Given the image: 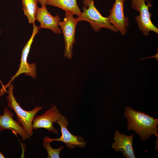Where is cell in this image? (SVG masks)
Instances as JSON below:
<instances>
[{
    "instance_id": "obj_7",
    "label": "cell",
    "mask_w": 158,
    "mask_h": 158,
    "mask_svg": "<svg viewBox=\"0 0 158 158\" xmlns=\"http://www.w3.org/2000/svg\"><path fill=\"white\" fill-rule=\"evenodd\" d=\"M56 122L61 128V135L57 138H51L48 136L43 139V142H51L53 141H59L65 143L67 147L73 149L78 147L80 148L85 147L86 142L82 137L72 134L68 130L67 127L68 124V120L66 117L62 115Z\"/></svg>"
},
{
    "instance_id": "obj_14",
    "label": "cell",
    "mask_w": 158,
    "mask_h": 158,
    "mask_svg": "<svg viewBox=\"0 0 158 158\" xmlns=\"http://www.w3.org/2000/svg\"><path fill=\"white\" fill-rule=\"evenodd\" d=\"M24 13L30 24L35 23L38 7L37 0H22Z\"/></svg>"
},
{
    "instance_id": "obj_11",
    "label": "cell",
    "mask_w": 158,
    "mask_h": 158,
    "mask_svg": "<svg viewBox=\"0 0 158 158\" xmlns=\"http://www.w3.org/2000/svg\"><path fill=\"white\" fill-rule=\"evenodd\" d=\"M60 18L58 14L53 16L48 11L46 5L38 7L36 20L40 23L39 28H45L51 30L54 33L60 34L61 29L59 26V23Z\"/></svg>"
},
{
    "instance_id": "obj_17",
    "label": "cell",
    "mask_w": 158,
    "mask_h": 158,
    "mask_svg": "<svg viewBox=\"0 0 158 158\" xmlns=\"http://www.w3.org/2000/svg\"><path fill=\"white\" fill-rule=\"evenodd\" d=\"M38 2H39L41 6L46 5V3L48 0H37Z\"/></svg>"
},
{
    "instance_id": "obj_16",
    "label": "cell",
    "mask_w": 158,
    "mask_h": 158,
    "mask_svg": "<svg viewBox=\"0 0 158 158\" xmlns=\"http://www.w3.org/2000/svg\"><path fill=\"white\" fill-rule=\"evenodd\" d=\"M157 53L154 55L152 56H149L145 58H142L141 59H139L138 60H144L146 59H149L150 58H155L156 61H158V48L157 49Z\"/></svg>"
},
{
    "instance_id": "obj_8",
    "label": "cell",
    "mask_w": 158,
    "mask_h": 158,
    "mask_svg": "<svg viewBox=\"0 0 158 158\" xmlns=\"http://www.w3.org/2000/svg\"><path fill=\"white\" fill-rule=\"evenodd\" d=\"M62 115L56 106L54 105L43 114L34 117L32 124L33 129L44 128L49 132L57 134L59 131L54 127L53 123L56 122Z\"/></svg>"
},
{
    "instance_id": "obj_6",
    "label": "cell",
    "mask_w": 158,
    "mask_h": 158,
    "mask_svg": "<svg viewBox=\"0 0 158 158\" xmlns=\"http://www.w3.org/2000/svg\"><path fill=\"white\" fill-rule=\"evenodd\" d=\"M72 14L66 12L63 21H59L64 36L65 49L64 56L69 59H72L73 44L75 43V33L76 26L79 22Z\"/></svg>"
},
{
    "instance_id": "obj_9",
    "label": "cell",
    "mask_w": 158,
    "mask_h": 158,
    "mask_svg": "<svg viewBox=\"0 0 158 158\" xmlns=\"http://www.w3.org/2000/svg\"><path fill=\"white\" fill-rule=\"evenodd\" d=\"M125 0H115L108 16L110 23L119 31L122 35L127 33L129 20L125 16L124 5Z\"/></svg>"
},
{
    "instance_id": "obj_10",
    "label": "cell",
    "mask_w": 158,
    "mask_h": 158,
    "mask_svg": "<svg viewBox=\"0 0 158 158\" xmlns=\"http://www.w3.org/2000/svg\"><path fill=\"white\" fill-rule=\"evenodd\" d=\"M13 113L7 107L4 108L3 114L0 116V131L5 129L10 130L16 135L18 134L20 135L23 141L30 138L31 136L25 130L13 119Z\"/></svg>"
},
{
    "instance_id": "obj_4",
    "label": "cell",
    "mask_w": 158,
    "mask_h": 158,
    "mask_svg": "<svg viewBox=\"0 0 158 158\" xmlns=\"http://www.w3.org/2000/svg\"><path fill=\"white\" fill-rule=\"evenodd\" d=\"M39 27L36 26L35 23H33V30L31 36L22 50L21 58L18 69L16 73L11 78V80L6 85L1 88L4 91L14 80L19 75L25 73V75H29L32 78H37V66L35 63H30L27 61L28 57L30 48L35 35L39 32Z\"/></svg>"
},
{
    "instance_id": "obj_1",
    "label": "cell",
    "mask_w": 158,
    "mask_h": 158,
    "mask_svg": "<svg viewBox=\"0 0 158 158\" xmlns=\"http://www.w3.org/2000/svg\"><path fill=\"white\" fill-rule=\"evenodd\" d=\"M127 120V130H132L140 136L141 140H147L152 135L158 138V119L150 115L133 109L131 106L125 107L124 114Z\"/></svg>"
},
{
    "instance_id": "obj_13",
    "label": "cell",
    "mask_w": 158,
    "mask_h": 158,
    "mask_svg": "<svg viewBox=\"0 0 158 158\" xmlns=\"http://www.w3.org/2000/svg\"><path fill=\"white\" fill-rule=\"evenodd\" d=\"M46 5L59 7L66 12L78 16L81 13L76 0H48Z\"/></svg>"
},
{
    "instance_id": "obj_18",
    "label": "cell",
    "mask_w": 158,
    "mask_h": 158,
    "mask_svg": "<svg viewBox=\"0 0 158 158\" xmlns=\"http://www.w3.org/2000/svg\"><path fill=\"white\" fill-rule=\"evenodd\" d=\"M5 157L4 154H2L0 151V158H4Z\"/></svg>"
},
{
    "instance_id": "obj_20",
    "label": "cell",
    "mask_w": 158,
    "mask_h": 158,
    "mask_svg": "<svg viewBox=\"0 0 158 158\" xmlns=\"http://www.w3.org/2000/svg\"><path fill=\"white\" fill-rule=\"evenodd\" d=\"M1 32V31L0 30V33Z\"/></svg>"
},
{
    "instance_id": "obj_3",
    "label": "cell",
    "mask_w": 158,
    "mask_h": 158,
    "mask_svg": "<svg viewBox=\"0 0 158 158\" xmlns=\"http://www.w3.org/2000/svg\"><path fill=\"white\" fill-rule=\"evenodd\" d=\"M8 87V95L6 97L7 106L10 109L14 110L18 123L25 130L28 134L31 136L33 134L32 125L33 119L37 112L42 109V107L37 106L29 111L23 109L17 101L13 95V83H11Z\"/></svg>"
},
{
    "instance_id": "obj_12",
    "label": "cell",
    "mask_w": 158,
    "mask_h": 158,
    "mask_svg": "<svg viewBox=\"0 0 158 158\" xmlns=\"http://www.w3.org/2000/svg\"><path fill=\"white\" fill-rule=\"evenodd\" d=\"M135 133L130 135L121 134L116 130L115 131L113 139L114 142L112 143V148L116 152H121L124 157L126 158H135L133 148V138Z\"/></svg>"
},
{
    "instance_id": "obj_15",
    "label": "cell",
    "mask_w": 158,
    "mask_h": 158,
    "mask_svg": "<svg viewBox=\"0 0 158 158\" xmlns=\"http://www.w3.org/2000/svg\"><path fill=\"white\" fill-rule=\"evenodd\" d=\"M51 143L43 142V145L48 153L47 158H59L60 152L63 148V146H61L57 149H54L51 146Z\"/></svg>"
},
{
    "instance_id": "obj_5",
    "label": "cell",
    "mask_w": 158,
    "mask_h": 158,
    "mask_svg": "<svg viewBox=\"0 0 158 158\" xmlns=\"http://www.w3.org/2000/svg\"><path fill=\"white\" fill-rule=\"evenodd\" d=\"M145 0H131V6L133 9L139 12V15L135 18L140 30L143 35L149 36V32L152 31L158 34V28L152 22L151 17L152 13L149 11V8L153 6L151 1L147 5Z\"/></svg>"
},
{
    "instance_id": "obj_19",
    "label": "cell",
    "mask_w": 158,
    "mask_h": 158,
    "mask_svg": "<svg viewBox=\"0 0 158 158\" xmlns=\"http://www.w3.org/2000/svg\"><path fill=\"white\" fill-rule=\"evenodd\" d=\"M146 0L147 2H148L149 1V0Z\"/></svg>"
},
{
    "instance_id": "obj_21",
    "label": "cell",
    "mask_w": 158,
    "mask_h": 158,
    "mask_svg": "<svg viewBox=\"0 0 158 158\" xmlns=\"http://www.w3.org/2000/svg\"><path fill=\"white\" fill-rule=\"evenodd\" d=\"M1 114H0V116Z\"/></svg>"
},
{
    "instance_id": "obj_2",
    "label": "cell",
    "mask_w": 158,
    "mask_h": 158,
    "mask_svg": "<svg viewBox=\"0 0 158 158\" xmlns=\"http://www.w3.org/2000/svg\"><path fill=\"white\" fill-rule=\"evenodd\" d=\"M83 12L76 18L79 22L85 21L89 22L93 30L99 32L101 28H105L114 32L118 31L110 22L108 17L102 16L95 7L94 0H83Z\"/></svg>"
}]
</instances>
